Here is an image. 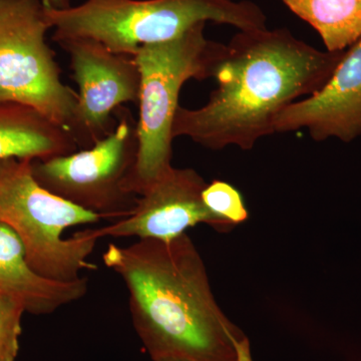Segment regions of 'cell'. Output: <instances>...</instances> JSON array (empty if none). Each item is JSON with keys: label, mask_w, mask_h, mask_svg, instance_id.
<instances>
[{"label": "cell", "mask_w": 361, "mask_h": 361, "mask_svg": "<svg viewBox=\"0 0 361 361\" xmlns=\"http://www.w3.org/2000/svg\"><path fill=\"white\" fill-rule=\"evenodd\" d=\"M345 51H318L286 28L236 33L214 73L217 89L200 109L178 108L173 137L214 151H250L275 134L280 111L326 84Z\"/></svg>", "instance_id": "obj_1"}, {"label": "cell", "mask_w": 361, "mask_h": 361, "mask_svg": "<svg viewBox=\"0 0 361 361\" xmlns=\"http://www.w3.org/2000/svg\"><path fill=\"white\" fill-rule=\"evenodd\" d=\"M103 261L126 284L133 324L153 361H239L250 348L218 305L203 259L186 233L168 242L110 243Z\"/></svg>", "instance_id": "obj_2"}, {"label": "cell", "mask_w": 361, "mask_h": 361, "mask_svg": "<svg viewBox=\"0 0 361 361\" xmlns=\"http://www.w3.org/2000/svg\"><path fill=\"white\" fill-rule=\"evenodd\" d=\"M52 39L96 40L116 54L134 56L142 47L180 37L207 21L240 32L265 30V13L249 0H87L65 9L47 8Z\"/></svg>", "instance_id": "obj_3"}, {"label": "cell", "mask_w": 361, "mask_h": 361, "mask_svg": "<svg viewBox=\"0 0 361 361\" xmlns=\"http://www.w3.org/2000/svg\"><path fill=\"white\" fill-rule=\"evenodd\" d=\"M205 23L180 37L142 47L134 59L141 75L137 161L126 190L141 196L160 179L172 163V130L180 92L190 80L213 78L226 44L206 39Z\"/></svg>", "instance_id": "obj_4"}, {"label": "cell", "mask_w": 361, "mask_h": 361, "mask_svg": "<svg viewBox=\"0 0 361 361\" xmlns=\"http://www.w3.org/2000/svg\"><path fill=\"white\" fill-rule=\"evenodd\" d=\"M32 161L0 160V224L20 237L26 260L37 274L54 281H75L82 270L97 269L87 259L99 238L92 228L70 238H63V233L102 218L40 186L32 174Z\"/></svg>", "instance_id": "obj_5"}, {"label": "cell", "mask_w": 361, "mask_h": 361, "mask_svg": "<svg viewBox=\"0 0 361 361\" xmlns=\"http://www.w3.org/2000/svg\"><path fill=\"white\" fill-rule=\"evenodd\" d=\"M47 11L42 0H0V102L32 106L71 134L78 94L45 40Z\"/></svg>", "instance_id": "obj_6"}, {"label": "cell", "mask_w": 361, "mask_h": 361, "mask_svg": "<svg viewBox=\"0 0 361 361\" xmlns=\"http://www.w3.org/2000/svg\"><path fill=\"white\" fill-rule=\"evenodd\" d=\"M115 116L114 132L90 148L32 161L47 192L111 223L130 216L139 198L125 187L137 161V120L125 106Z\"/></svg>", "instance_id": "obj_7"}, {"label": "cell", "mask_w": 361, "mask_h": 361, "mask_svg": "<svg viewBox=\"0 0 361 361\" xmlns=\"http://www.w3.org/2000/svg\"><path fill=\"white\" fill-rule=\"evenodd\" d=\"M71 59L80 92L71 135L80 149H89L115 130V111L139 103L141 75L134 56L116 54L96 40L73 39L59 44Z\"/></svg>", "instance_id": "obj_8"}, {"label": "cell", "mask_w": 361, "mask_h": 361, "mask_svg": "<svg viewBox=\"0 0 361 361\" xmlns=\"http://www.w3.org/2000/svg\"><path fill=\"white\" fill-rule=\"evenodd\" d=\"M205 180L194 169L172 167L139 196L132 214L102 228H92L97 238L137 237L172 241L188 228L204 223L215 229L202 192Z\"/></svg>", "instance_id": "obj_9"}, {"label": "cell", "mask_w": 361, "mask_h": 361, "mask_svg": "<svg viewBox=\"0 0 361 361\" xmlns=\"http://www.w3.org/2000/svg\"><path fill=\"white\" fill-rule=\"evenodd\" d=\"M306 129L314 141L336 137L344 142L361 135V39L344 52L322 89L278 114L275 133Z\"/></svg>", "instance_id": "obj_10"}, {"label": "cell", "mask_w": 361, "mask_h": 361, "mask_svg": "<svg viewBox=\"0 0 361 361\" xmlns=\"http://www.w3.org/2000/svg\"><path fill=\"white\" fill-rule=\"evenodd\" d=\"M89 290V279L59 282L40 276L28 264L25 246L11 227L0 224V295L13 297L26 312L49 315L80 300Z\"/></svg>", "instance_id": "obj_11"}, {"label": "cell", "mask_w": 361, "mask_h": 361, "mask_svg": "<svg viewBox=\"0 0 361 361\" xmlns=\"http://www.w3.org/2000/svg\"><path fill=\"white\" fill-rule=\"evenodd\" d=\"M70 133L28 104L0 102V160H47L77 152Z\"/></svg>", "instance_id": "obj_12"}, {"label": "cell", "mask_w": 361, "mask_h": 361, "mask_svg": "<svg viewBox=\"0 0 361 361\" xmlns=\"http://www.w3.org/2000/svg\"><path fill=\"white\" fill-rule=\"evenodd\" d=\"M319 33L327 51H343L361 39V0H282Z\"/></svg>", "instance_id": "obj_13"}, {"label": "cell", "mask_w": 361, "mask_h": 361, "mask_svg": "<svg viewBox=\"0 0 361 361\" xmlns=\"http://www.w3.org/2000/svg\"><path fill=\"white\" fill-rule=\"evenodd\" d=\"M202 199L215 220L216 231H231L235 226L248 220L249 212L241 192L225 180H214L207 184Z\"/></svg>", "instance_id": "obj_14"}, {"label": "cell", "mask_w": 361, "mask_h": 361, "mask_svg": "<svg viewBox=\"0 0 361 361\" xmlns=\"http://www.w3.org/2000/svg\"><path fill=\"white\" fill-rule=\"evenodd\" d=\"M25 305L13 297L0 295V361H16L23 332Z\"/></svg>", "instance_id": "obj_15"}, {"label": "cell", "mask_w": 361, "mask_h": 361, "mask_svg": "<svg viewBox=\"0 0 361 361\" xmlns=\"http://www.w3.org/2000/svg\"><path fill=\"white\" fill-rule=\"evenodd\" d=\"M47 8L65 9L71 6L70 0H42Z\"/></svg>", "instance_id": "obj_16"}, {"label": "cell", "mask_w": 361, "mask_h": 361, "mask_svg": "<svg viewBox=\"0 0 361 361\" xmlns=\"http://www.w3.org/2000/svg\"><path fill=\"white\" fill-rule=\"evenodd\" d=\"M155 361H187V360H179V358L164 357V358H159V360H157Z\"/></svg>", "instance_id": "obj_17"}]
</instances>
